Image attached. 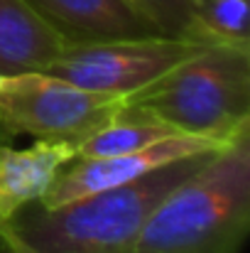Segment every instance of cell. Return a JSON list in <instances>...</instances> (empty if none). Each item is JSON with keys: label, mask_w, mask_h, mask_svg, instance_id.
I'll list each match as a JSON object with an SVG mask.
<instances>
[{"label": "cell", "mask_w": 250, "mask_h": 253, "mask_svg": "<svg viewBox=\"0 0 250 253\" xmlns=\"http://www.w3.org/2000/svg\"><path fill=\"white\" fill-rule=\"evenodd\" d=\"M218 150L167 163L133 182L54 209H44L37 202L25 204L5 224L44 253H130L160 202Z\"/></svg>", "instance_id": "obj_1"}, {"label": "cell", "mask_w": 250, "mask_h": 253, "mask_svg": "<svg viewBox=\"0 0 250 253\" xmlns=\"http://www.w3.org/2000/svg\"><path fill=\"white\" fill-rule=\"evenodd\" d=\"M250 229V128L174 187L130 253H241Z\"/></svg>", "instance_id": "obj_2"}, {"label": "cell", "mask_w": 250, "mask_h": 253, "mask_svg": "<svg viewBox=\"0 0 250 253\" xmlns=\"http://www.w3.org/2000/svg\"><path fill=\"white\" fill-rule=\"evenodd\" d=\"M128 103L179 133L231 143L250 128V47H204Z\"/></svg>", "instance_id": "obj_3"}, {"label": "cell", "mask_w": 250, "mask_h": 253, "mask_svg": "<svg viewBox=\"0 0 250 253\" xmlns=\"http://www.w3.org/2000/svg\"><path fill=\"white\" fill-rule=\"evenodd\" d=\"M125 103V96L91 91L44 72L0 77V130L35 140L79 143Z\"/></svg>", "instance_id": "obj_4"}, {"label": "cell", "mask_w": 250, "mask_h": 253, "mask_svg": "<svg viewBox=\"0 0 250 253\" xmlns=\"http://www.w3.org/2000/svg\"><path fill=\"white\" fill-rule=\"evenodd\" d=\"M204 47L209 44L172 35L67 44L62 54L44 69V74L91 91L130 98Z\"/></svg>", "instance_id": "obj_5"}, {"label": "cell", "mask_w": 250, "mask_h": 253, "mask_svg": "<svg viewBox=\"0 0 250 253\" xmlns=\"http://www.w3.org/2000/svg\"><path fill=\"white\" fill-rule=\"evenodd\" d=\"M223 145L228 143L179 133L135 153L108 155V158H76L54 177V182L49 184V189L37 204L44 209H54V207L83 199L93 192H101L123 182H133L167 163H174L196 153H206V150H218Z\"/></svg>", "instance_id": "obj_6"}, {"label": "cell", "mask_w": 250, "mask_h": 253, "mask_svg": "<svg viewBox=\"0 0 250 253\" xmlns=\"http://www.w3.org/2000/svg\"><path fill=\"white\" fill-rule=\"evenodd\" d=\"M27 2L67 44L165 35L130 0H27Z\"/></svg>", "instance_id": "obj_7"}, {"label": "cell", "mask_w": 250, "mask_h": 253, "mask_svg": "<svg viewBox=\"0 0 250 253\" xmlns=\"http://www.w3.org/2000/svg\"><path fill=\"white\" fill-rule=\"evenodd\" d=\"M76 160L74 140H35L30 148H0V219L39 202L54 177Z\"/></svg>", "instance_id": "obj_8"}, {"label": "cell", "mask_w": 250, "mask_h": 253, "mask_svg": "<svg viewBox=\"0 0 250 253\" xmlns=\"http://www.w3.org/2000/svg\"><path fill=\"white\" fill-rule=\"evenodd\" d=\"M64 47L27 0H0V77L44 72Z\"/></svg>", "instance_id": "obj_9"}, {"label": "cell", "mask_w": 250, "mask_h": 253, "mask_svg": "<svg viewBox=\"0 0 250 253\" xmlns=\"http://www.w3.org/2000/svg\"><path fill=\"white\" fill-rule=\"evenodd\" d=\"M172 135H179V130H174L169 123L152 116L150 111L125 103L108 123H103L98 130L76 143V158H108L135 153Z\"/></svg>", "instance_id": "obj_10"}, {"label": "cell", "mask_w": 250, "mask_h": 253, "mask_svg": "<svg viewBox=\"0 0 250 253\" xmlns=\"http://www.w3.org/2000/svg\"><path fill=\"white\" fill-rule=\"evenodd\" d=\"M248 0H196L191 40L201 44L250 47Z\"/></svg>", "instance_id": "obj_11"}, {"label": "cell", "mask_w": 250, "mask_h": 253, "mask_svg": "<svg viewBox=\"0 0 250 253\" xmlns=\"http://www.w3.org/2000/svg\"><path fill=\"white\" fill-rule=\"evenodd\" d=\"M135 2L165 35L191 40L196 0H130Z\"/></svg>", "instance_id": "obj_12"}, {"label": "cell", "mask_w": 250, "mask_h": 253, "mask_svg": "<svg viewBox=\"0 0 250 253\" xmlns=\"http://www.w3.org/2000/svg\"><path fill=\"white\" fill-rule=\"evenodd\" d=\"M0 253H44L35 246H30L27 241H22L5 221L0 224Z\"/></svg>", "instance_id": "obj_13"}, {"label": "cell", "mask_w": 250, "mask_h": 253, "mask_svg": "<svg viewBox=\"0 0 250 253\" xmlns=\"http://www.w3.org/2000/svg\"><path fill=\"white\" fill-rule=\"evenodd\" d=\"M0 224H2V219H0Z\"/></svg>", "instance_id": "obj_14"}]
</instances>
